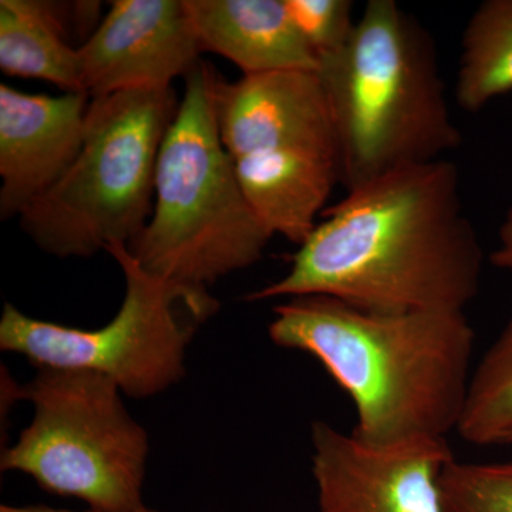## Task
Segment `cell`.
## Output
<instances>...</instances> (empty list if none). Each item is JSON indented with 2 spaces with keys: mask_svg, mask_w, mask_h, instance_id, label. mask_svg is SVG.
I'll use <instances>...</instances> for the list:
<instances>
[{
  "mask_svg": "<svg viewBox=\"0 0 512 512\" xmlns=\"http://www.w3.org/2000/svg\"><path fill=\"white\" fill-rule=\"evenodd\" d=\"M281 279L247 301L326 296L375 312L464 311L483 249L446 158L400 168L348 191L320 215Z\"/></svg>",
  "mask_w": 512,
  "mask_h": 512,
  "instance_id": "cell-1",
  "label": "cell"
},
{
  "mask_svg": "<svg viewBox=\"0 0 512 512\" xmlns=\"http://www.w3.org/2000/svg\"><path fill=\"white\" fill-rule=\"evenodd\" d=\"M490 259L495 268L512 271V205L498 231V247L494 249Z\"/></svg>",
  "mask_w": 512,
  "mask_h": 512,
  "instance_id": "cell-18",
  "label": "cell"
},
{
  "mask_svg": "<svg viewBox=\"0 0 512 512\" xmlns=\"http://www.w3.org/2000/svg\"><path fill=\"white\" fill-rule=\"evenodd\" d=\"M512 93V0H485L461 42L456 100L468 113Z\"/></svg>",
  "mask_w": 512,
  "mask_h": 512,
  "instance_id": "cell-14",
  "label": "cell"
},
{
  "mask_svg": "<svg viewBox=\"0 0 512 512\" xmlns=\"http://www.w3.org/2000/svg\"><path fill=\"white\" fill-rule=\"evenodd\" d=\"M440 488L443 512H512V460L467 463L453 457Z\"/></svg>",
  "mask_w": 512,
  "mask_h": 512,
  "instance_id": "cell-16",
  "label": "cell"
},
{
  "mask_svg": "<svg viewBox=\"0 0 512 512\" xmlns=\"http://www.w3.org/2000/svg\"><path fill=\"white\" fill-rule=\"evenodd\" d=\"M318 512H443L447 441L376 448L326 421L312 426Z\"/></svg>",
  "mask_w": 512,
  "mask_h": 512,
  "instance_id": "cell-9",
  "label": "cell"
},
{
  "mask_svg": "<svg viewBox=\"0 0 512 512\" xmlns=\"http://www.w3.org/2000/svg\"><path fill=\"white\" fill-rule=\"evenodd\" d=\"M202 52L184 0H114L79 47L80 83L90 99L171 89Z\"/></svg>",
  "mask_w": 512,
  "mask_h": 512,
  "instance_id": "cell-10",
  "label": "cell"
},
{
  "mask_svg": "<svg viewBox=\"0 0 512 512\" xmlns=\"http://www.w3.org/2000/svg\"><path fill=\"white\" fill-rule=\"evenodd\" d=\"M318 74L348 191L461 144L433 37L394 0H369L348 45L323 59Z\"/></svg>",
  "mask_w": 512,
  "mask_h": 512,
  "instance_id": "cell-3",
  "label": "cell"
},
{
  "mask_svg": "<svg viewBox=\"0 0 512 512\" xmlns=\"http://www.w3.org/2000/svg\"><path fill=\"white\" fill-rule=\"evenodd\" d=\"M457 433L476 446L512 444V315L474 367Z\"/></svg>",
  "mask_w": 512,
  "mask_h": 512,
  "instance_id": "cell-15",
  "label": "cell"
},
{
  "mask_svg": "<svg viewBox=\"0 0 512 512\" xmlns=\"http://www.w3.org/2000/svg\"><path fill=\"white\" fill-rule=\"evenodd\" d=\"M90 97L19 92L0 84V217H20L79 154Z\"/></svg>",
  "mask_w": 512,
  "mask_h": 512,
  "instance_id": "cell-11",
  "label": "cell"
},
{
  "mask_svg": "<svg viewBox=\"0 0 512 512\" xmlns=\"http://www.w3.org/2000/svg\"><path fill=\"white\" fill-rule=\"evenodd\" d=\"M121 390L89 370L39 369L13 396L35 417L2 453V471H19L42 490L76 498L94 512H138L148 456L146 430L128 414Z\"/></svg>",
  "mask_w": 512,
  "mask_h": 512,
  "instance_id": "cell-7",
  "label": "cell"
},
{
  "mask_svg": "<svg viewBox=\"0 0 512 512\" xmlns=\"http://www.w3.org/2000/svg\"><path fill=\"white\" fill-rule=\"evenodd\" d=\"M202 52L229 60L242 76L319 73L318 56L289 15L285 0H184Z\"/></svg>",
  "mask_w": 512,
  "mask_h": 512,
  "instance_id": "cell-12",
  "label": "cell"
},
{
  "mask_svg": "<svg viewBox=\"0 0 512 512\" xmlns=\"http://www.w3.org/2000/svg\"><path fill=\"white\" fill-rule=\"evenodd\" d=\"M289 15L305 42L323 59L335 56L355 30L350 0H285Z\"/></svg>",
  "mask_w": 512,
  "mask_h": 512,
  "instance_id": "cell-17",
  "label": "cell"
},
{
  "mask_svg": "<svg viewBox=\"0 0 512 512\" xmlns=\"http://www.w3.org/2000/svg\"><path fill=\"white\" fill-rule=\"evenodd\" d=\"M107 254L126 281L124 301L107 325L69 328L30 318L6 303L0 349L25 356L37 369L100 373L134 399L157 396L183 379L188 345L220 309V302L208 288L146 271L127 245H114Z\"/></svg>",
  "mask_w": 512,
  "mask_h": 512,
  "instance_id": "cell-8",
  "label": "cell"
},
{
  "mask_svg": "<svg viewBox=\"0 0 512 512\" xmlns=\"http://www.w3.org/2000/svg\"><path fill=\"white\" fill-rule=\"evenodd\" d=\"M0 512H76L69 510H56V508L47 507V505H28V507H13V505H2ZM94 512V511H86ZM138 512H158L156 510H150L146 507L144 510Z\"/></svg>",
  "mask_w": 512,
  "mask_h": 512,
  "instance_id": "cell-19",
  "label": "cell"
},
{
  "mask_svg": "<svg viewBox=\"0 0 512 512\" xmlns=\"http://www.w3.org/2000/svg\"><path fill=\"white\" fill-rule=\"evenodd\" d=\"M217 73L198 63L158 154L154 205L127 245L151 274L208 288L256 264L274 235L245 197L218 130Z\"/></svg>",
  "mask_w": 512,
  "mask_h": 512,
  "instance_id": "cell-4",
  "label": "cell"
},
{
  "mask_svg": "<svg viewBox=\"0 0 512 512\" xmlns=\"http://www.w3.org/2000/svg\"><path fill=\"white\" fill-rule=\"evenodd\" d=\"M269 338L308 353L345 390L352 434L369 447L447 441L473 377V326L464 311L375 312L326 296L274 308Z\"/></svg>",
  "mask_w": 512,
  "mask_h": 512,
  "instance_id": "cell-2",
  "label": "cell"
},
{
  "mask_svg": "<svg viewBox=\"0 0 512 512\" xmlns=\"http://www.w3.org/2000/svg\"><path fill=\"white\" fill-rule=\"evenodd\" d=\"M178 106L173 87L90 99L79 154L19 217L37 247L90 258L131 244L153 212L158 154Z\"/></svg>",
  "mask_w": 512,
  "mask_h": 512,
  "instance_id": "cell-6",
  "label": "cell"
},
{
  "mask_svg": "<svg viewBox=\"0 0 512 512\" xmlns=\"http://www.w3.org/2000/svg\"><path fill=\"white\" fill-rule=\"evenodd\" d=\"M218 130L245 197L272 235L301 245L340 183L338 137L318 73L215 77Z\"/></svg>",
  "mask_w": 512,
  "mask_h": 512,
  "instance_id": "cell-5",
  "label": "cell"
},
{
  "mask_svg": "<svg viewBox=\"0 0 512 512\" xmlns=\"http://www.w3.org/2000/svg\"><path fill=\"white\" fill-rule=\"evenodd\" d=\"M99 2L0 0V69L8 76L43 80L63 93H83L79 47L69 40L70 25L97 29Z\"/></svg>",
  "mask_w": 512,
  "mask_h": 512,
  "instance_id": "cell-13",
  "label": "cell"
}]
</instances>
